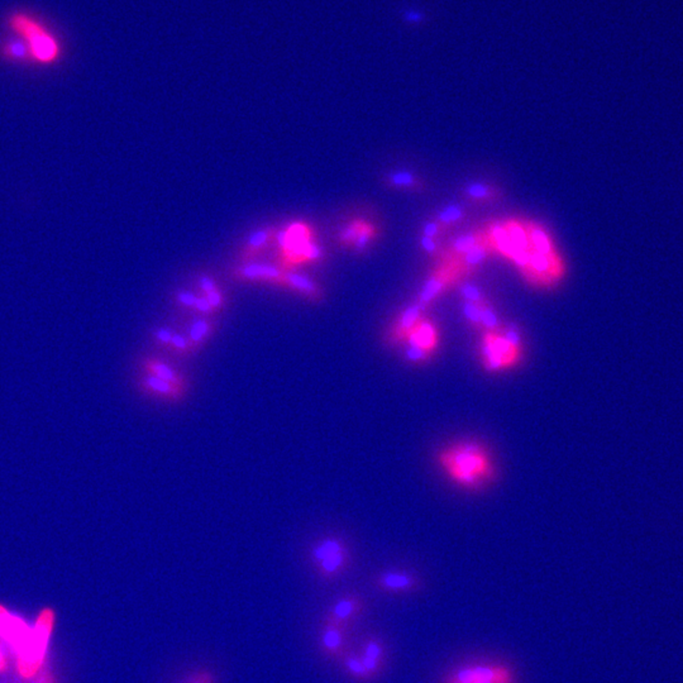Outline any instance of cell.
<instances>
[{"mask_svg": "<svg viewBox=\"0 0 683 683\" xmlns=\"http://www.w3.org/2000/svg\"><path fill=\"white\" fill-rule=\"evenodd\" d=\"M193 310L199 313V314L203 315V316H210V315L214 314V311H213V309L210 306V304L208 303V300H206L203 295L196 298V301H195Z\"/></svg>", "mask_w": 683, "mask_h": 683, "instance_id": "39", "label": "cell"}, {"mask_svg": "<svg viewBox=\"0 0 683 683\" xmlns=\"http://www.w3.org/2000/svg\"><path fill=\"white\" fill-rule=\"evenodd\" d=\"M476 304L479 305V313H481V326H482V329H485L486 331H499L500 329L499 319H497V315L494 311V309L491 308L485 300Z\"/></svg>", "mask_w": 683, "mask_h": 683, "instance_id": "26", "label": "cell"}, {"mask_svg": "<svg viewBox=\"0 0 683 683\" xmlns=\"http://www.w3.org/2000/svg\"><path fill=\"white\" fill-rule=\"evenodd\" d=\"M285 270L280 266L261 264V262H249L242 264L231 270V279L241 282H261L275 286L285 287L284 282Z\"/></svg>", "mask_w": 683, "mask_h": 683, "instance_id": "9", "label": "cell"}, {"mask_svg": "<svg viewBox=\"0 0 683 683\" xmlns=\"http://www.w3.org/2000/svg\"><path fill=\"white\" fill-rule=\"evenodd\" d=\"M361 661L374 679H377L385 671L387 664V647L384 640L377 635H369L364 638L359 653Z\"/></svg>", "mask_w": 683, "mask_h": 683, "instance_id": "13", "label": "cell"}, {"mask_svg": "<svg viewBox=\"0 0 683 683\" xmlns=\"http://www.w3.org/2000/svg\"><path fill=\"white\" fill-rule=\"evenodd\" d=\"M466 194L469 195V198L472 199H490L495 198L496 191L494 189H491L490 186H486V185H481V184H474V185H469L467 190H466Z\"/></svg>", "mask_w": 683, "mask_h": 683, "instance_id": "34", "label": "cell"}, {"mask_svg": "<svg viewBox=\"0 0 683 683\" xmlns=\"http://www.w3.org/2000/svg\"><path fill=\"white\" fill-rule=\"evenodd\" d=\"M422 246H423V248H424L428 254H434L437 251V243L433 238L423 236V238H422Z\"/></svg>", "mask_w": 683, "mask_h": 683, "instance_id": "42", "label": "cell"}, {"mask_svg": "<svg viewBox=\"0 0 683 683\" xmlns=\"http://www.w3.org/2000/svg\"><path fill=\"white\" fill-rule=\"evenodd\" d=\"M528 236H529L530 241L534 244L535 252H539V254H546V256H556L553 252V248H552L551 242L547 237L546 233L542 231L540 228L532 226Z\"/></svg>", "mask_w": 683, "mask_h": 683, "instance_id": "24", "label": "cell"}, {"mask_svg": "<svg viewBox=\"0 0 683 683\" xmlns=\"http://www.w3.org/2000/svg\"><path fill=\"white\" fill-rule=\"evenodd\" d=\"M37 683H52V681H51L50 674H49V673H44V677L41 678Z\"/></svg>", "mask_w": 683, "mask_h": 683, "instance_id": "44", "label": "cell"}, {"mask_svg": "<svg viewBox=\"0 0 683 683\" xmlns=\"http://www.w3.org/2000/svg\"><path fill=\"white\" fill-rule=\"evenodd\" d=\"M139 369L142 375L152 376L159 380L167 381L188 390H190L191 387L188 376L165 359H161L154 356H147L139 361Z\"/></svg>", "mask_w": 683, "mask_h": 683, "instance_id": "11", "label": "cell"}, {"mask_svg": "<svg viewBox=\"0 0 683 683\" xmlns=\"http://www.w3.org/2000/svg\"><path fill=\"white\" fill-rule=\"evenodd\" d=\"M348 633L349 630L347 629L321 624L319 632L320 653L329 659L341 662L343 657L349 652Z\"/></svg>", "mask_w": 683, "mask_h": 683, "instance_id": "12", "label": "cell"}, {"mask_svg": "<svg viewBox=\"0 0 683 683\" xmlns=\"http://www.w3.org/2000/svg\"><path fill=\"white\" fill-rule=\"evenodd\" d=\"M216 331H218V321L213 318L204 316V318L193 320L186 334L193 356H196L205 347V344L215 336Z\"/></svg>", "mask_w": 683, "mask_h": 683, "instance_id": "19", "label": "cell"}, {"mask_svg": "<svg viewBox=\"0 0 683 683\" xmlns=\"http://www.w3.org/2000/svg\"><path fill=\"white\" fill-rule=\"evenodd\" d=\"M387 180L390 182L392 186H399V188H412L415 189L418 188V182H417V179H414V176H412L408 172H397V174H392L390 176L387 177Z\"/></svg>", "mask_w": 683, "mask_h": 683, "instance_id": "31", "label": "cell"}, {"mask_svg": "<svg viewBox=\"0 0 683 683\" xmlns=\"http://www.w3.org/2000/svg\"><path fill=\"white\" fill-rule=\"evenodd\" d=\"M138 392L144 394V397L157 399L161 402L176 404L181 402L188 397V389L174 385L167 381L159 380L152 376L141 375L137 379Z\"/></svg>", "mask_w": 683, "mask_h": 683, "instance_id": "10", "label": "cell"}, {"mask_svg": "<svg viewBox=\"0 0 683 683\" xmlns=\"http://www.w3.org/2000/svg\"><path fill=\"white\" fill-rule=\"evenodd\" d=\"M463 313L466 318L469 319V323L474 325L476 329H482L481 326V313H479V305L471 301H466L463 304Z\"/></svg>", "mask_w": 683, "mask_h": 683, "instance_id": "35", "label": "cell"}, {"mask_svg": "<svg viewBox=\"0 0 683 683\" xmlns=\"http://www.w3.org/2000/svg\"><path fill=\"white\" fill-rule=\"evenodd\" d=\"M456 271V269H443L437 271L436 274L430 277L419 295L418 304L422 309L427 308L441 295L442 291L449 285V282L454 280V276L457 275Z\"/></svg>", "mask_w": 683, "mask_h": 683, "instance_id": "20", "label": "cell"}, {"mask_svg": "<svg viewBox=\"0 0 683 683\" xmlns=\"http://www.w3.org/2000/svg\"><path fill=\"white\" fill-rule=\"evenodd\" d=\"M276 234H277V229L275 226H266V228L254 231L248 237L247 242L244 243L241 254H239L241 265L254 262V259H257L264 251H266L267 248L271 247L275 243Z\"/></svg>", "mask_w": 683, "mask_h": 683, "instance_id": "16", "label": "cell"}, {"mask_svg": "<svg viewBox=\"0 0 683 683\" xmlns=\"http://www.w3.org/2000/svg\"><path fill=\"white\" fill-rule=\"evenodd\" d=\"M208 303L210 304V306L213 309V311L216 313V311H221L223 309L226 308V298L224 295V292L221 291V287L215 289L213 291L206 292L203 295Z\"/></svg>", "mask_w": 683, "mask_h": 683, "instance_id": "33", "label": "cell"}, {"mask_svg": "<svg viewBox=\"0 0 683 683\" xmlns=\"http://www.w3.org/2000/svg\"><path fill=\"white\" fill-rule=\"evenodd\" d=\"M174 333H175V331L170 329V328H165V326L157 328V329H154V331H152V339H154V343H156L159 347L169 351Z\"/></svg>", "mask_w": 683, "mask_h": 683, "instance_id": "32", "label": "cell"}, {"mask_svg": "<svg viewBox=\"0 0 683 683\" xmlns=\"http://www.w3.org/2000/svg\"><path fill=\"white\" fill-rule=\"evenodd\" d=\"M367 612V602L359 594H347L339 597L323 617V623L351 630L357 620Z\"/></svg>", "mask_w": 683, "mask_h": 683, "instance_id": "7", "label": "cell"}, {"mask_svg": "<svg viewBox=\"0 0 683 683\" xmlns=\"http://www.w3.org/2000/svg\"><path fill=\"white\" fill-rule=\"evenodd\" d=\"M309 558L319 579L326 582L339 579L352 564V554L347 542L336 535L318 540L310 548Z\"/></svg>", "mask_w": 683, "mask_h": 683, "instance_id": "5", "label": "cell"}, {"mask_svg": "<svg viewBox=\"0 0 683 683\" xmlns=\"http://www.w3.org/2000/svg\"><path fill=\"white\" fill-rule=\"evenodd\" d=\"M405 344L428 353L433 357L439 344V333L436 325L429 320H420L418 324L414 326L413 331L409 333Z\"/></svg>", "mask_w": 683, "mask_h": 683, "instance_id": "15", "label": "cell"}, {"mask_svg": "<svg viewBox=\"0 0 683 683\" xmlns=\"http://www.w3.org/2000/svg\"><path fill=\"white\" fill-rule=\"evenodd\" d=\"M485 238L481 233H469L466 236L457 238L452 244V252L456 254H464L469 252L471 248H474L476 244H479L482 239Z\"/></svg>", "mask_w": 683, "mask_h": 683, "instance_id": "27", "label": "cell"}, {"mask_svg": "<svg viewBox=\"0 0 683 683\" xmlns=\"http://www.w3.org/2000/svg\"><path fill=\"white\" fill-rule=\"evenodd\" d=\"M6 668V657L3 654V652L0 649V672H4Z\"/></svg>", "mask_w": 683, "mask_h": 683, "instance_id": "43", "label": "cell"}, {"mask_svg": "<svg viewBox=\"0 0 683 683\" xmlns=\"http://www.w3.org/2000/svg\"><path fill=\"white\" fill-rule=\"evenodd\" d=\"M489 238H484L479 244H476L474 248H471L469 252L463 254V262L466 269H476L477 266L481 265L486 257L489 256L491 246L487 243Z\"/></svg>", "mask_w": 683, "mask_h": 683, "instance_id": "22", "label": "cell"}, {"mask_svg": "<svg viewBox=\"0 0 683 683\" xmlns=\"http://www.w3.org/2000/svg\"><path fill=\"white\" fill-rule=\"evenodd\" d=\"M523 341L517 326L485 331L479 344V362L489 374L517 369L523 361Z\"/></svg>", "mask_w": 683, "mask_h": 683, "instance_id": "4", "label": "cell"}, {"mask_svg": "<svg viewBox=\"0 0 683 683\" xmlns=\"http://www.w3.org/2000/svg\"><path fill=\"white\" fill-rule=\"evenodd\" d=\"M4 26L9 34L27 44L34 66H54L62 60L64 44L60 37L39 16L17 9L6 14Z\"/></svg>", "mask_w": 683, "mask_h": 683, "instance_id": "3", "label": "cell"}, {"mask_svg": "<svg viewBox=\"0 0 683 683\" xmlns=\"http://www.w3.org/2000/svg\"><path fill=\"white\" fill-rule=\"evenodd\" d=\"M461 291H462L463 298L466 299V301H471V303L484 301L481 291H479L477 287L471 285V284H464V285H462Z\"/></svg>", "mask_w": 683, "mask_h": 683, "instance_id": "38", "label": "cell"}, {"mask_svg": "<svg viewBox=\"0 0 683 683\" xmlns=\"http://www.w3.org/2000/svg\"><path fill=\"white\" fill-rule=\"evenodd\" d=\"M404 357L408 362L413 364H423L432 359V356H429L428 353L423 352L417 348L409 347V346H405Z\"/></svg>", "mask_w": 683, "mask_h": 683, "instance_id": "36", "label": "cell"}, {"mask_svg": "<svg viewBox=\"0 0 683 683\" xmlns=\"http://www.w3.org/2000/svg\"><path fill=\"white\" fill-rule=\"evenodd\" d=\"M442 471L463 490L479 491L496 477L494 459L482 443L458 441L442 448L437 454Z\"/></svg>", "mask_w": 683, "mask_h": 683, "instance_id": "2", "label": "cell"}, {"mask_svg": "<svg viewBox=\"0 0 683 683\" xmlns=\"http://www.w3.org/2000/svg\"><path fill=\"white\" fill-rule=\"evenodd\" d=\"M0 60L18 66H34L27 44L11 34L0 39Z\"/></svg>", "mask_w": 683, "mask_h": 683, "instance_id": "17", "label": "cell"}, {"mask_svg": "<svg viewBox=\"0 0 683 683\" xmlns=\"http://www.w3.org/2000/svg\"><path fill=\"white\" fill-rule=\"evenodd\" d=\"M439 234V224L436 221H430L424 226L425 237L437 238Z\"/></svg>", "mask_w": 683, "mask_h": 683, "instance_id": "41", "label": "cell"}, {"mask_svg": "<svg viewBox=\"0 0 683 683\" xmlns=\"http://www.w3.org/2000/svg\"><path fill=\"white\" fill-rule=\"evenodd\" d=\"M196 298H198V295L189 291H177L174 296L175 301L180 308L190 309V310H193Z\"/></svg>", "mask_w": 683, "mask_h": 683, "instance_id": "37", "label": "cell"}, {"mask_svg": "<svg viewBox=\"0 0 683 683\" xmlns=\"http://www.w3.org/2000/svg\"><path fill=\"white\" fill-rule=\"evenodd\" d=\"M424 309H422V306L419 305L418 303L414 304L412 306H409L402 315L400 318L397 319V323L394 324L389 334L386 336V343L387 344H392V346H397V344H400V343H405V339L407 336H409V333L413 331L414 326L418 324L419 321L422 320V313H423Z\"/></svg>", "mask_w": 683, "mask_h": 683, "instance_id": "18", "label": "cell"}, {"mask_svg": "<svg viewBox=\"0 0 683 683\" xmlns=\"http://www.w3.org/2000/svg\"><path fill=\"white\" fill-rule=\"evenodd\" d=\"M169 352L174 354L175 357H179V359H186L194 357L188 336H186V334H181V333H177V331L174 333Z\"/></svg>", "mask_w": 683, "mask_h": 683, "instance_id": "23", "label": "cell"}, {"mask_svg": "<svg viewBox=\"0 0 683 683\" xmlns=\"http://www.w3.org/2000/svg\"><path fill=\"white\" fill-rule=\"evenodd\" d=\"M284 282L285 289L298 294L299 296L305 299L309 303L319 305L324 303L326 299L324 289L320 286L318 282L311 280L306 275L299 274L298 271L285 270Z\"/></svg>", "mask_w": 683, "mask_h": 683, "instance_id": "14", "label": "cell"}, {"mask_svg": "<svg viewBox=\"0 0 683 683\" xmlns=\"http://www.w3.org/2000/svg\"><path fill=\"white\" fill-rule=\"evenodd\" d=\"M339 663L353 681L359 683H369L375 681L366 669L364 662L359 658V654H353L351 652H348Z\"/></svg>", "mask_w": 683, "mask_h": 683, "instance_id": "21", "label": "cell"}, {"mask_svg": "<svg viewBox=\"0 0 683 683\" xmlns=\"http://www.w3.org/2000/svg\"><path fill=\"white\" fill-rule=\"evenodd\" d=\"M442 683H520L518 674L505 663H469L447 673Z\"/></svg>", "mask_w": 683, "mask_h": 683, "instance_id": "6", "label": "cell"}, {"mask_svg": "<svg viewBox=\"0 0 683 683\" xmlns=\"http://www.w3.org/2000/svg\"><path fill=\"white\" fill-rule=\"evenodd\" d=\"M198 286L199 289L201 290V292H203V295L206 294V292L213 291V290L219 287L216 285L214 279H211L210 276L206 275H201L199 277Z\"/></svg>", "mask_w": 683, "mask_h": 683, "instance_id": "40", "label": "cell"}, {"mask_svg": "<svg viewBox=\"0 0 683 683\" xmlns=\"http://www.w3.org/2000/svg\"><path fill=\"white\" fill-rule=\"evenodd\" d=\"M464 215V211H463L461 206L458 205H451L448 206L446 209L443 210L438 215V221H441L442 224L444 226H452L454 223H457L458 221H461Z\"/></svg>", "mask_w": 683, "mask_h": 683, "instance_id": "30", "label": "cell"}, {"mask_svg": "<svg viewBox=\"0 0 683 683\" xmlns=\"http://www.w3.org/2000/svg\"><path fill=\"white\" fill-rule=\"evenodd\" d=\"M375 226H371L367 221H362V226L359 229V236H357V239L354 242L353 249L357 251V252H364V249L369 247V243L375 238Z\"/></svg>", "mask_w": 683, "mask_h": 683, "instance_id": "28", "label": "cell"}, {"mask_svg": "<svg viewBox=\"0 0 683 683\" xmlns=\"http://www.w3.org/2000/svg\"><path fill=\"white\" fill-rule=\"evenodd\" d=\"M55 614L46 609L39 614L34 628L21 617L0 607V638L11 645L17 654L18 672L23 678L34 677L44 663L49 647Z\"/></svg>", "mask_w": 683, "mask_h": 683, "instance_id": "1", "label": "cell"}, {"mask_svg": "<svg viewBox=\"0 0 683 683\" xmlns=\"http://www.w3.org/2000/svg\"><path fill=\"white\" fill-rule=\"evenodd\" d=\"M362 221H364L357 219V221L348 223L347 226L342 228L339 234H338V243L341 244L342 247L353 248L354 242L357 239V236H359L361 226H362Z\"/></svg>", "mask_w": 683, "mask_h": 683, "instance_id": "25", "label": "cell"}, {"mask_svg": "<svg viewBox=\"0 0 683 683\" xmlns=\"http://www.w3.org/2000/svg\"><path fill=\"white\" fill-rule=\"evenodd\" d=\"M182 683H218V678L213 671L208 668H199L184 679Z\"/></svg>", "mask_w": 683, "mask_h": 683, "instance_id": "29", "label": "cell"}, {"mask_svg": "<svg viewBox=\"0 0 683 683\" xmlns=\"http://www.w3.org/2000/svg\"><path fill=\"white\" fill-rule=\"evenodd\" d=\"M374 586L389 595H408L422 589V579L415 573L392 569L379 573L374 579Z\"/></svg>", "mask_w": 683, "mask_h": 683, "instance_id": "8", "label": "cell"}]
</instances>
